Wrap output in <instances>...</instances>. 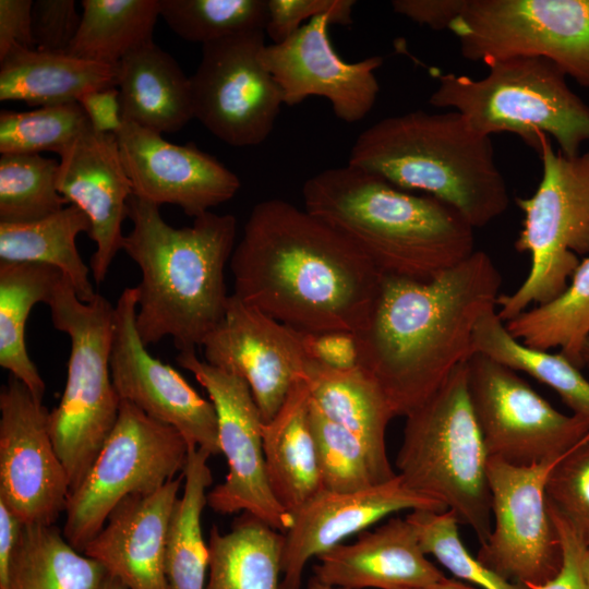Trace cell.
<instances>
[{
    "mask_svg": "<svg viewBox=\"0 0 589 589\" xmlns=\"http://www.w3.org/2000/svg\"><path fill=\"white\" fill-rule=\"evenodd\" d=\"M89 230L87 216L73 204L36 221L0 223V262L55 267L70 281L79 299L89 302L97 292L89 280L91 268L76 247V237Z\"/></svg>",
    "mask_w": 589,
    "mask_h": 589,
    "instance_id": "f546056e",
    "label": "cell"
},
{
    "mask_svg": "<svg viewBox=\"0 0 589 589\" xmlns=\"http://www.w3.org/2000/svg\"><path fill=\"white\" fill-rule=\"evenodd\" d=\"M561 457L532 466L489 458L494 524L477 557L507 580L539 585L561 567L562 548L545 491L549 474Z\"/></svg>",
    "mask_w": 589,
    "mask_h": 589,
    "instance_id": "9a60e30c",
    "label": "cell"
},
{
    "mask_svg": "<svg viewBox=\"0 0 589 589\" xmlns=\"http://www.w3.org/2000/svg\"><path fill=\"white\" fill-rule=\"evenodd\" d=\"M139 291L125 288L115 306L110 374L120 399L177 429L189 446L220 454L213 402L201 396L171 365L154 358L136 328Z\"/></svg>",
    "mask_w": 589,
    "mask_h": 589,
    "instance_id": "e0dca14e",
    "label": "cell"
},
{
    "mask_svg": "<svg viewBox=\"0 0 589 589\" xmlns=\"http://www.w3.org/2000/svg\"><path fill=\"white\" fill-rule=\"evenodd\" d=\"M546 500L576 529L589 549V433L551 470Z\"/></svg>",
    "mask_w": 589,
    "mask_h": 589,
    "instance_id": "b9f144b4",
    "label": "cell"
},
{
    "mask_svg": "<svg viewBox=\"0 0 589 589\" xmlns=\"http://www.w3.org/2000/svg\"><path fill=\"white\" fill-rule=\"evenodd\" d=\"M353 0H267L265 35L280 44L312 19L328 15L334 24H352Z\"/></svg>",
    "mask_w": 589,
    "mask_h": 589,
    "instance_id": "7bdbcfd3",
    "label": "cell"
},
{
    "mask_svg": "<svg viewBox=\"0 0 589 589\" xmlns=\"http://www.w3.org/2000/svg\"><path fill=\"white\" fill-rule=\"evenodd\" d=\"M59 161L40 154L0 157V223L25 224L69 205L57 189Z\"/></svg>",
    "mask_w": 589,
    "mask_h": 589,
    "instance_id": "74e56055",
    "label": "cell"
},
{
    "mask_svg": "<svg viewBox=\"0 0 589 589\" xmlns=\"http://www.w3.org/2000/svg\"><path fill=\"white\" fill-rule=\"evenodd\" d=\"M405 509L446 510L438 502L410 490L398 474L357 492L320 491L291 514L292 524L284 532L280 589H301L305 565L312 557Z\"/></svg>",
    "mask_w": 589,
    "mask_h": 589,
    "instance_id": "44dd1931",
    "label": "cell"
},
{
    "mask_svg": "<svg viewBox=\"0 0 589 589\" xmlns=\"http://www.w3.org/2000/svg\"><path fill=\"white\" fill-rule=\"evenodd\" d=\"M582 570H584L585 579L589 589V549L588 548L582 557Z\"/></svg>",
    "mask_w": 589,
    "mask_h": 589,
    "instance_id": "11a10c76",
    "label": "cell"
},
{
    "mask_svg": "<svg viewBox=\"0 0 589 589\" xmlns=\"http://www.w3.org/2000/svg\"><path fill=\"white\" fill-rule=\"evenodd\" d=\"M189 447L177 429L121 399L111 433L69 494L62 530L67 541L83 552L123 498L155 492L183 472Z\"/></svg>",
    "mask_w": 589,
    "mask_h": 589,
    "instance_id": "30bf717a",
    "label": "cell"
},
{
    "mask_svg": "<svg viewBox=\"0 0 589 589\" xmlns=\"http://www.w3.org/2000/svg\"><path fill=\"white\" fill-rule=\"evenodd\" d=\"M489 453L467 384V361L406 416L397 474L413 492L438 502L480 544L492 531Z\"/></svg>",
    "mask_w": 589,
    "mask_h": 589,
    "instance_id": "8992f818",
    "label": "cell"
},
{
    "mask_svg": "<svg viewBox=\"0 0 589 589\" xmlns=\"http://www.w3.org/2000/svg\"><path fill=\"white\" fill-rule=\"evenodd\" d=\"M205 589H280L284 533L250 513L230 530L213 526Z\"/></svg>",
    "mask_w": 589,
    "mask_h": 589,
    "instance_id": "f1b7e54d",
    "label": "cell"
},
{
    "mask_svg": "<svg viewBox=\"0 0 589 589\" xmlns=\"http://www.w3.org/2000/svg\"><path fill=\"white\" fill-rule=\"evenodd\" d=\"M306 589H345L340 587H334L320 581L314 575L309 579Z\"/></svg>",
    "mask_w": 589,
    "mask_h": 589,
    "instance_id": "db71d44e",
    "label": "cell"
},
{
    "mask_svg": "<svg viewBox=\"0 0 589 589\" xmlns=\"http://www.w3.org/2000/svg\"><path fill=\"white\" fill-rule=\"evenodd\" d=\"M81 24V14L73 0H37L32 8L35 49L44 52H67Z\"/></svg>",
    "mask_w": 589,
    "mask_h": 589,
    "instance_id": "ee69618b",
    "label": "cell"
},
{
    "mask_svg": "<svg viewBox=\"0 0 589 589\" xmlns=\"http://www.w3.org/2000/svg\"><path fill=\"white\" fill-rule=\"evenodd\" d=\"M581 360L584 366L589 369V338L586 340L582 350H581Z\"/></svg>",
    "mask_w": 589,
    "mask_h": 589,
    "instance_id": "9f6ffc18",
    "label": "cell"
},
{
    "mask_svg": "<svg viewBox=\"0 0 589 589\" xmlns=\"http://www.w3.org/2000/svg\"><path fill=\"white\" fill-rule=\"evenodd\" d=\"M207 363L242 377L263 423L278 412L308 362L302 332L230 294L227 311L202 344Z\"/></svg>",
    "mask_w": 589,
    "mask_h": 589,
    "instance_id": "ac0fdd59",
    "label": "cell"
},
{
    "mask_svg": "<svg viewBox=\"0 0 589 589\" xmlns=\"http://www.w3.org/2000/svg\"><path fill=\"white\" fill-rule=\"evenodd\" d=\"M96 589H128L123 582L111 574H107Z\"/></svg>",
    "mask_w": 589,
    "mask_h": 589,
    "instance_id": "f5cc1de1",
    "label": "cell"
},
{
    "mask_svg": "<svg viewBox=\"0 0 589 589\" xmlns=\"http://www.w3.org/2000/svg\"><path fill=\"white\" fill-rule=\"evenodd\" d=\"M57 189L89 220L88 237L96 244L89 268L95 283L100 284L122 250V223L129 217L133 195L116 134L93 128L84 132L60 155Z\"/></svg>",
    "mask_w": 589,
    "mask_h": 589,
    "instance_id": "7402d4cb",
    "label": "cell"
},
{
    "mask_svg": "<svg viewBox=\"0 0 589 589\" xmlns=\"http://www.w3.org/2000/svg\"><path fill=\"white\" fill-rule=\"evenodd\" d=\"M466 0H394L393 10L434 31L449 29L464 10Z\"/></svg>",
    "mask_w": 589,
    "mask_h": 589,
    "instance_id": "c3c4849f",
    "label": "cell"
},
{
    "mask_svg": "<svg viewBox=\"0 0 589 589\" xmlns=\"http://www.w3.org/2000/svg\"><path fill=\"white\" fill-rule=\"evenodd\" d=\"M467 384L489 457L532 466L563 456L589 433V419L558 411L516 371L485 354L468 359Z\"/></svg>",
    "mask_w": 589,
    "mask_h": 589,
    "instance_id": "7c38bea8",
    "label": "cell"
},
{
    "mask_svg": "<svg viewBox=\"0 0 589 589\" xmlns=\"http://www.w3.org/2000/svg\"><path fill=\"white\" fill-rule=\"evenodd\" d=\"M108 572L76 551L53 525H23L9 589H96Z\"/></svg>",
    "mask_w": 589,
    "mask_h": 589,
    "instance_id": "d6a6232c",
    "label": "cell"
},
{
    "mask_svg": "<svg viewBox=\"0 0 589 589\" xmlns=\"http://www.w3.org/2000/svg\"><path fill=\"white\" fill-rule=\"evenodd\" d=\"M89 120L77 101L43 106L29 111L0 112V153L39 154L67 151L84 132Z\"/></svg>",
    "mask_w": 589,
    "mask_h": 589,
    "instance_id": "ab89813d",
    "label": "cell"
},
{
    "mask_svg": "<svg viewBox=\"0 0 589 589\" xmlns=\"http://www.w3.org/2000/svg\"><path fill=\"white\" fill-rule=\"evenodd\" d=\"M304 209L346 237L383 276L431 280L467 260L473 227L453 206L347 164L302 187Z\"/></svg>",
    "mask_w": 589,
    "mask_h": 589,
    "instance_id": "3957f363",
    "label": "cell"
},
{
    "mask_svg": "<svg viewBox=\"0 0 589 589\" xmlns=\"http://www.w3.org/2000/svg\"><path fill=\"white\" fill-rule=\"evenodd\" d=\"M176 361L206 390L217 414L219 448L226 457L228 473L224 482L207 492V505L221 515L250 513L286 532L292 516L271 490L263 449V421L248 383L200 360L195 350L179 352Z\"/></svg>",
    "mask_w": 589,
    "mask_h": 589,
    "instance_id": "5bb4252c",
    "label": "cell"
},
{
    "mask_svg": "<svg viewBox=\"0 0 589 589\" xmlns=\"http://www.w3.org/2000/svg\"><path fill=\"white\" fill-rule=\"evenodd\" d=\"M160 16L187 41L205 45L232 35L264 31L267 0H159Z\"/></svg>",
    "mask_w": 589,
    "mask_h": 589,
    "instance_id": "f35d334b",
    "label": "cell"
},
{
    "mask_svg": "<svg viewBox=\"0 0 589 589\" xmlns=\"http://www.w3.org/2000/svg\"><path fill=\"white\" fill-rule=\"evenodd\" d=\"M265 36L252 31L202 45L190 76L194 118L230 146L262 144L284 105L278 83L261 60Z\"/></svg>",
    "mask_w": 589,
    "mask_h": 589,
    "instance_id": "4fadbf2b",
    "label": "cell"
},
{
    "mask_svg": "<svg viewBox=\"0 0 589 589\" xmlns=\"http://www.w3.org/2000/svg\"><path fill=\"white\" fill-rule=\"evenodd\" d=\"M501 274L483 251L420 281L383 276L364 329L359 365L380 384L397 416L425 402L473 354V332L496 308Z\"/></svg>",
    "mask_w": 589,
    "mask_h": 589,
    "instance_id": "7a4b0ae2",
    "label": "cell"
},
{
    "mask_svg": "<svg viewBox=\"0 0 589 589\" xmlns=\"http://www.w3.org/2000/svg\"><path fill=\"white\" fill-rule=\"evenodd\" d=\"M348 164L447 203L473 228L509 205L491 136L473 131L454 110H416L377 121L359 134Z\"/></svg>",
    "mask_w": 589,
    "mask_h": 589,
    "instance_id": "5b68a950",
    "label": "cell"
},
{
    "mask_svg": "<svg viewBox=\"0 0 589 589\" xmlns=\"http://www.w3.org/2000/svg\"><path fill=\"white\" fill-rule=\"evenodd\" d=\"M310 424L322 489L351 493L385 483L397 473L381 464L353 433L327 419L310 397Z\"/></svg>",
    "mask_w": 589,
    "mask_h": 589,
    "instance_id": "8d00e7d4",
    "label": "cell"
},
{
    "mask_svg": "<svg viewBox=\"0 0 589 589\" xmlns=\"http://www.w3.org/2000/svg\"><path fill=\"white\" fill-rule=\"evenodd\" d=\"M41 400L11 376L0 390V502L23 525H53L70 483Z\"/></svg>",
    "mask_w": 589,
    "mask_h": 589,
    "instance_id": "2e32d148",
    "label": "cell"
},
{
    "mask_svg": "<svg viewBox=\"0 0 589 589\" xmlns=\"http://www.w3.org/2000/svg\"><path fill=\"white\" fill-rule=\"evenodd\" d=\"M302 342L309 360L335 369H350L359 365V345L354 333L302 332Z\"/></svg>",
    "mask_w": 589,
    "mask_h": 589,
    "instance_id": "bcb514c9",
    "label": "cell"
},
{
    "mask_svg": "<svg viewBox=\"0 0 589 589\" xmlns=\"http://www.w3.org/2000/svg\"><path fill=\"white\" fill-rule=\"evenodd\" d=\"M77 103L96 132L116 134L120 130L123 116L117 86L88 92Z\"/></svg>",
    "mask_w": 589,
    "mask_h": 589,
    "instance_id": "681fc988",
    "label": "cell"
},
{
    "mask_svg": "<svg viewBox=\"0 0 589 589\" xmlns=\"http://www.w3.org/2000/svg\"><path fill=\"white\" fill-rule=\"evenodd\" d=\"M449 31L470 61L544 58L589 88V0H466Z\"/></svg>",
    "mask_w": 589,
    "mask_h": 589,
    "instance_id": "8fae6325",
    "label": "cell"
},
{
    "mask_svg": "<svg viewBox=\"0 0 589 589\" xmlns=\"http://www.w3.org/2000/svg\"><path fill=\"white\" fill-rule=\"evenodd\" d=\"M332 24L328 15L312 19L285 41L265 45L261 60L278 83L285 105L321 96L330 103L338 119L353 123L362 120L376 101L380 85L375 71L383 58L342 60L329 37Z\"/></svg>",
    "mask_w": 589,
    "mask_h": 589,
    "instance_id": "d6986e66",
    "label": "cell"
},
{
    "mask_svg": "<svg viewBox=\"0 0 589 589\" xmlns=\"http://www.w3.org/2000/svg\"><path fill=\"white\" fill-rule=\"evenodd\" d=\"M62 273L33 263L0 262V365L43 400L45 382L25 345V324L33 306L47 303Z\"/></svg>",
    "mask_w": 589,
    "mask_h": 589,
    "instance_id": "4dcf8cb0",
    "label": "cell"
},
{
    "mask_svg": "<svg viewBox=\"0 0 589 589\" xmlns=\"http://www.w3.org/2000/svg\"><path fill=\"white\" fill-rule=\"evenodd\" d=\"M131 231L122 250L139 266L136 328L144 345L171 337L181 351L202 347L226 314L225 268L235 250L237 220L207 212L175 228L159 206L129 200Z\"/></svg>",
    "mask_w": 589,
    "mask_h": 589,
    "instance_id": "277c9868",
    "label": "cell"
},
{
    "mask_svg": "<svg viewBox=\"0 0 589 589\" xmlns=\"http://www.w3.org/2000/svg\"><path fill=\"white\" fill-rule=\"evenodd\" d=\"M183 472L148 494H132L110 513L83 554L128 589H170L165 568L170 519Z\"/></svg>",
    "mask_w": 589,
    "mask_h": 589,
    "instance_id": "603a6c76",
    "label": "cell"
},
{
    "mask_svg": "<svg viewBox=\"0 0 589 589\" xmlns=\"http://www.w3.org/2000/svg\"><path fill=\"white\" fill-rule=\"evenodd\" d=\"M117 86V65L65 52L16 48L0 60V100L51 106L77 101L92 91Z\"/></svg>",
    "mask_w": 589,
    "mask_h": 589,
    "instance_id": "4316f807",
    "label": "cell"
},
{
    "mask_svg": "<svg viewBox=\"0 0 589 589\" xmlns=\"http://www.w3.org/2000/svg\"><path fill=\"white\" fill-rule=\"evenodd\" d=\"M116 137L133 195L143 201L172 204L195 218L230 201L240 189L233 171L193 143L168 142L129 120Z\"/></svg>",
    "mask_w": 589,
    "mask_h": 589,
    "instance_id": "ffe728a7",
    "label": "cell"
},
{
    "mask_svg": "<svg viewBox=\"0 0 589 589\" xmlns=\"http://www.w3.org/2000/svg\"><path fill=\"white\" fill-rule=\"evenodd\" d=\"M81 24L65 53L109 65L153 41L159 0H82Z\"/></svg>",
    "mask_w": 589,
    "mask_h": 589,
    "instance_id": "836d02e7",
    "label": "cell"
},
{
    "mask_svg": "<svg viewBox=\"0 0 589 589\" xmlns=\"http://www.w3.org/2000/svg\"><path fill=\"white\" fill-rule=\"evenodd\" d=\"M537 151L541 181L531 196L516 200L524 219L515 248L528 253L531 264L521 285L497 298L504 323L531 303L541 305L560 296L579 265L578 256L589 255V151L567 157L554 151L546 135Z\"/></svg>",
    "mask_w": 589,
    "mask_h": 589,
    "instance_id": "9c48e42d",
    "label": "cell"
},
{
    "mask_svg": "<svg viewBox=\"0 0 589 589\" xmlns=\"http://www.w3.org/2000/svg\"><path fill=\"white\" fill-rule=\"evenodd\" d=\"M32 0H0V60L16 48L35 49Z\"/></svg>",
    "mask_w": 589,
    "mask_h": 589,
    "instance_id": "7dc6e473",
    "label": "cell"
},
{
    "mask_svg": "<svg viewBox=\"0 0 589 589\" xmlns=\"http://www.w3.org/2000/svg\"><path fill=\"white\" fill-rule=\"evenodd\" d=\"M484 77L440 74L429 103L459 112L477 133L510 132L538 149L553 137L567 157L589 141V106L573 92L566 74L544 58H513L488 64Z\"/></svg>",
    "mask_w": 589,
    "mask_h": 589,
    "instance_id": "52a82bcc",
    "label": "cell"
},
{
    "mask_svg": "<svg viewBox=\"0 0 589 589\" xmlns=\"http://www.w3.org/2000/svg\"><path fill=\"white\" fill-rule=\"evenodd\" d=\"M524 345L560 348L577 368H584L581 350L589 338V255L579 262L565 290L552 301L526 310L505 323Z\"/></svg>",
    "mask_w": 589,
    "mask_h": 589,
    "instance_id": "d590c367",
    "label": "cell"
},
{
    "mask_svg": "<svg viewBox=\"0 0 589 589\" xmlns=\"http://www.w3.org/2000/svg\"><path fill=\"white\" fill-rule=\"evenodd\" d=\"M414 589H477L474 586L454 578H445L444 580L422 588Z\"/></svg>",
    "mask_w": 589,
    "mask_h": 589,
    "instance_id": "816d5d0a",
    "label": "cell"
},
{
    "mask_svg": "<svg viewBox=\"0 0 589 589\" xmlns=\"http://www.w3.org/2000/svg\"><path fill=\"white\" fill-rule=\"evenodd\" d=\"M316 558L314 576L345 589H414L446 578L428 558L406 517L366 529L353 543H341Z\"/></svg>",
    "mask_w": 589,
    "mask_h": 589,
    "instance_id": "cb8c5ba5",
    "label": "cell"
},
{
    "mask_svg": "<svg viewBox=\"0 0 589 589\" xmlns=\"http://www.w3.org/2000/svg\"><path fill=\"white\" fill-rule=\"evenodd\" d=\"M548 508L560 537L561 567L548 581L526 587L528 589H588L582 570V557L587 546L570 522L549 502Z\"/></svg>",
    "mask_w": 589,
    "mask_h": 589,
    "instance_id": "f6af8a7d",
    "label": "cell"
},
{
    "mask_svg": "<svg viewBox=\"0 0 589 589\" xmlns=\"http://www.w3.org/2000/svg\"><path fill=\"white\" fill-rule=\"evenodd\" d=\"M406 518L414 527L424 553L458 580L481 589H528L500 576L469 553L459 536V521L450 510L416 509Z\"/></svg>",
    "mask_w": 589,
    "mask_h": 589,
    "instance_id": "60d3db41",
    "label": "cell"
},
{
    "mask_svg": "<svg viewBox=\"0 0 589 589\" xmlns=\"http://www.w3.org/2000/svg\"><path fill=\"white\" fill-rule=\"evenodd\" d=\"M262 437L271 490L277 502L292 514L323 490L304 375L294 381L274 418L263 423Z\"/></svg>",
    "mask_w": 589,
    "mask_h": 589,
    "instance_id": "484cf974",
    "label": "cell"
},
{
    "mask_svg": "<svg viewBox=\"0 0 589 589\" xmlns=\"http://www.w3.org/2000/svg\"><path fill=\"white\" fill-rule=\"evenodd\" d=\"M209 457L203 448L189 447L183 492L176 502L167 538L165 568L170 589L206 587L209 554L201 518L213 483Z\"/></svg>",
    "mask_w": 589,
    "mask_h": 589,
    "instance_id": "1f68e13d",
    "label": "cell"
},
{
    "mask_svg": "<svg viewBox=\"0 0 589 589\" xmlns=\"http://www.w3.org/2000/svg\"><path fill=\"white\" fill-rule=\"evenodd\" d=\"M304 377L318 410L359 437L381 464L390 466L385 435L396 414L377 381L361 365L335 369L312 360L305 364Z\"/></svg>",
    "mask_w": 589,
    "mask_h": 589,
    "instance_id": "83f0119b",
    "label": "cell"
},
{
    "mask_svg": "<svg viewBox=\"0 0 589 589\" xmlns=\"http://www.w3.org/2000/svg\"><path fill=\"white\" fill-rule=\"evenodd\" d=\"M473 353L479 352L518 372H525L553 389L573 414L589 419V381L564 354L528 347L507 330L496 308L476 325Z\"/></svg>",
    "mask_w": 589,
    "mask_h": 589,
    "instance_id": "e575fe53",
    "label": "cell"
},
{
    "mask_svg": "<svg viewBox=\"0 0 589 589\" xmlns=\"http://www.w3.org/2000/svg\"><path fill=\"white\" fill-rule=\"evenodd\" d=\"M23 524L0 502V589H9L10 569Z\"/></svg>",
    "mask_w": 589,
    "mask_h": 589,
    "instance_id": "f907efd6",
    "label": "cell"
},
{
    "mask_svg": "<svg viewBox=\"0 0 589 589\" xmlns=\"http://www.w3.org/2000/svg\"><path fill=\"white\" fill-rule=\"evenodd\" d=\"M229 265L236 297L303 333H361L383 278L346 237L281 199L252 208Z\"/></svg>",
    "mask_w": 589,
    "mask_h": 589,
    "instance_id": "6da1fadb",
    "label": "cell"
},
{
    "mask_svg": "<svg viewBox=\"0 0 589 589\" xmlns=\"http://www.w3.org/2000/svg\"><path fill=\"white\" fill-rule=\"evenodd\" d=\"M117 88L123 120L151 131L177 132L194 118L190 77L154 40L118 63Z\"/></svg>",
    "mask_w": 589,
    "mask_h": 589,
    "instance_id": "d4e9b609",
    "label": "cell"
},
{
    "mask_svg": "<svg viewBox=\"0 0 589 589\" xmlns=\"http://www.w3.org/2000/svg\"><path fill=\"white\" fill-rule=\"evenodd\" d=\"M46 304L55 328L71 341L65 386L49 411L48 429L72 492L119 416L121 399L110 374L115 306L100 293L83 302L64 276Z\"/></svg>",
    "mask_w": 589,
    "mask_h": 589,
    "instance_id": "ba28073f",
    "label": "cell"
}]
</instances>
